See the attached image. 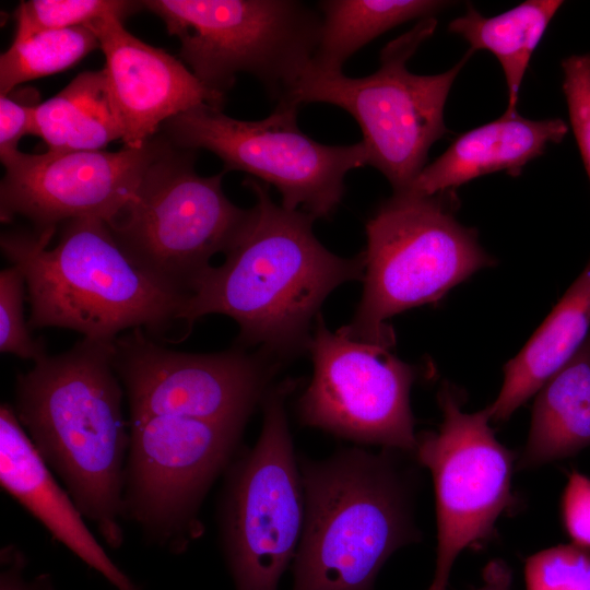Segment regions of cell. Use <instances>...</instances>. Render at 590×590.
Listing matches in <instances>:
<instances>
[{
  "label": "cell",
  "instance_id": "cell-18",
  "mask_svg": "<svg viewBox=\"0 0 590 590\" xmlns=\"http://www.w3.org/2000/svg\"><path fill=\"white\" fill-rule=\"evenodd\" d=\"M567 132L568 126L559 118L532 120L518 113H504L457 137L405 191L434 196L492 173L518 176L548 144L562 142Z\"/></svg>",
  "mask_w": 590,
  "mask_h": 590
},
{
  "label": "cell",
  "instance_id": "cell-8",
  "mask_svg": "<svg viewBox=\"0 0 590 590\" xmlns=\"http://www.w3.org/2000/svg\"><path fill=\"white\" fill-rule=\"evenodd\" d=\"M175 148L165 142L135 197L108 226L140 269L187 298L211 258L236 241L251 209L225 196L224 170L200 176L193 151Z\"/></svg>",
  "mask_w": 590,
  "mask_h": 590
},
{
  "label": "cell",
  "instance_id": "cell-3",
  "mask_svg": "<svg viewBox=\"0 0 590 590\" xmlns=\"http://www.w3.org/2000/svg\"><path fill=\"white\" fill-rule=\"evenodd\" d=\"M396 451L358 446L298 458L305 520L292 590H374L386 560L420 540L414 481Z\"/></svg>",
  "mask_w": 590,
  "mask_h": 590
},
{
  "label": "cell",
  "instance_id": "cell-16",
  "mask_svg": "<svg viewBox=\"0 0 590 590\" xmlns=\"http://www.w3.org/2000/svg\"><path fill=\"white\" fill-rule=\"evenodd\" d=\"M122 21L108 15L86 27L105 56L104 71L125 146L143 148L167 120L192 108L222 109L225 94L203 85L179 59L134 37Z\"/></svg>",
  "mask_w": 590,
  "mask_h": 590
},
{
  "label": "cell",
  "instance_id": "cell-22",
  "mask_svg": "<svg viewBox=\"0 0 590 590\" xmlns=\"http://www.w3.org/2000/svg\"><path fill=\"white\" fill-rule=\"evenodd\" d=\"M435 0H324L318 2L321 27L308 69L342 72L363 46L411 20L434 16L448 5Z\"/></svg>",
  "mask_w": 590,
  "mask_h": 590
},
{
  "label": "cell",
  "instance_id": "cell-1",
  "mask_svg": "<svg viewBox=\"0 0 590 590\" xmlns=\"http://www.w3.org/2000/svg\"><path fill=\"white\" fill-rule=\"evenodd\" d=\"M244 186L256 198L250 217L223 264L199 279L177 320L186 324L187 337L201 317L226 315L239 327L237 346L259 345L283 359L308 349L311 321L327 296L345 282L363 280L364 253H332L315 236L312 215L276 204L258 179L248 177Z\"/></svg>",
  "mask_w": 590,
  "mask_h": 590
},
{
  "label": "cell",
  "instance_id": "cell-33",
  "mask_svg": "<svg viewBox=\"0 0 590 590\" xmlns=\"http://www.w3.org/2000/svg\"><path fill=\"white\" fill-rule=\"evenodd\" d=\"M36 590H54L48 576H40L36 580Z\"/></svg>",
  "mask_w": 590,
  "mask_h": 590
},
{
  "label": "cell",
  "instance_id": "cell-30",
  "mask_svg": "<svg viewBox=\"0 0 590 590\" xmlns=\"http://www.w3.org/2000/svg\"><path fill=\"white\" fill-rule=\"evenodd\" d=\"M36 105L17 102L8 95L0 96L1 160L19 152L20 140L26 134H33Z\"/></svg>",
  "mask_w": 590,
  "mask_h": 590
},
{
  "label": "cell",
  "instance_id": "cell-20",
  "mask_svg": "<svg viewBox=\"0 0 590 590\" xmlns=\"http://www.w3.org/2000/svg\"><path fill=\"white\" fill-rule=\"evenodd\" d=\"M590 447V333L571 359L535 393L518 469H532Z\"/></svg>",
  "mask_w": 590,
  "mask_h": 590
},
{
  "label": "cell",
  "instance_id": "cell-31",
  "mask_svg": "<svg viewBox=\"0 0 590 590\" xmlns=\"http://www.w3.org/2000/svg\"><path fill=\"white\" fill-rule=\"evenodd\" d=\"M1 563L5 566L0 576V590H36V582H27L23 570L26 565L22 552L13 546L1 551Z\"/></svg>",
  "mask_w": 590,
  "mask_h": 590
},
{
  "label": "cell",
  "instance_id": "cell-21",
  "mask_svg": "<svg viewBox=\"0 0 590 590\" xmlns=\"http://www.w3.org/2000/svg\"><path fill=\"white\" fill-rule=\"evenodd\" d=\"M33 135L42 138L48 151L102 150L122 139L104 69L80 73L57 95L37 104Z\"/></svg>",
  "mask_w": 590,
  "mask_h": 590
},
{
  "label": "cell",
  "instance_id": "cell-9",
  "mask_svg": "<svg viewBox=\"0 0 590 590\" xmlns=\"http://www.w3.org/2000/svg\"><path fill=\"white\" fill-rule=\"evenodd\" d=\"M295 386H271L257 442L227 468L219 524L236 590H278L300 541L305 496L285 411Z\"/></svg>",
  "mask_w": 590,
  "mask_h": 590
},
{
  "label": "cell",
  "instance_id": "cell-14",
  "mask_svg": "<svg viewBox=\"0 0 590 590\" xmlns=\"http://www.w3.org/2000/svg\"><path fill=\"white\" fill-rule=\"evenodd\" d=\"M113 364L130 418L179 416L246 424L278 373L279 359L244 347L211 354L166 349L141 328L113 342Z\"/></svg>",
  "mask_w": 590,
  "mask_h": 590
},
{
  "label": "cell",
  "instance_id": "cell-27",
  "mask_svg": "<svg viewBox=\"0 0 590 590\" xmlns=\"http://www.w3.org/2000/svg\"><path fill=\"white\" fill-rule=\"evenodd\" d=\"M527 590H590V554L577 545L543 550L526 563Z\"/></svg>",
  "mask_w": 590,
  "mask_h": 590
},
{
  "label": "cell",
  "instance_id": "cell-11",
  "mask_svg": "<svg viewBox=\"0 0 590 590\" xmlns=\"http://www.w3.org/2000/svg\"><path fill=\"white\" fill-rule=\"evenodd\" d=\"M245 425L179 416L130 418L122 518L135 522L153 543L185 551L202 534V500L232 463Z\"/></svg>",
  "mask_w": 590,
  "mask_h": 590
},
{
  "label": "cell",
  "instance_id": "cell-17",
  "mask_svg": "<svg viewBox=\"0 0 590 590\" xmlns=\"http://www.w3.org/2000/svg\"><path fill=\"white\" fill-rule=\"evenodd\" d=\"M0 483L52 535L118 590H140L113 563L9 404L0 408Z\"/></svg>",
  "mask_w": 590,
  "mask_h": 590
},
{
  "label": "cell",
  "instance_id": "cell-24",
  "mask_svg": "<svg viewBox=\"0 0 590 590\" xmlns=\"http://www.w3.org/2000/svg\"><path fill=\"white\" fill-rule=\"evenodd\" d=\"M99 46L86 26L37 34L13 42L0 57V92L8 95L16 85L63 71Z\"/></svg>",
  "mask_w": 590,
  "mask_h": 590
},
{
  "label": "cell",
  "instance_id": "cell-28",
  "mask_svg": "<svg viewBox=\"0 0 590 590\" xmlns=\"http://www.w3.org/2000/svg\"><path fill=\"white\" fill-rule=\"evenodd\" d=\"M562 68L570 127L590 179V54L567 57Z\"/></svg>",
  "mask_w": 590,
  "mask_h": 590
},
{
  "label": "cell",
  "instance_id": "cell-29",
  "mask_svg": "<svg viewBox=\"0 0 590 590\" xmlns=\"http://www.w3.org/2000/svg\"><path fill=\"white\" fill-rule=\"evenodd\" d=\"M566 531L574 544L590 550V479L573 472L562 498Z\"/></svg>",
  "mask_w": 590,
  "mask_h": 590
},
{
  "label": "cell",
  "instance_id": "cell-12",
  "mask_svg": "<svg viewBox=\"0 0 590 590\" xmlns=\"http://www.w3.org/2000/svg\"><path fill=\"white\" fill-rule=\"evenodd\" d=\"M437 398L441 424L417 437L414 456L430 471L435 489L437 551L428 590H447L458 555L489 536L512 499L514 453L495 438L486 408L462 411L448 384Z\"/></svg>",
  "mask_w": 590,
  "mask_h": 590
},
{
  "label": "cell",
  "instance_id": "cell-10",
  "mask_svg": "<svg viewBox=\"0 0 590 590\" xmlns=\"http://www.w3.org/2000/svg\"><path fill=\"white\" fill-rule=\"evenodd\" d=\"M299 106L283 101L260 120H240L202 105L167 120L163 127L179 149L215 154L224 172H245L281 194V205L315 219L329 217L344 193L349 172L368 165L362 141L350 145L319 143L297 125Z\"/></svg>",
  "mask_w": 590,
  "mask_h": 590
},
{
  "label": "cell",
  "instance_id": "cell-5",
  "mask_svg": "<svg viewBox=\"0 0 590 590\" xmlns=\"http://www.w3.org/2000/svg\"><path fill=\"white\" fill-rule=\"evenodd\" d=\"M444 194L393 193L367 221L364 290L354 318L340 328L345 335L390 349L389 318L437 302L494 264L477 233L456 220Z\"/></svg>",
  "mask_w": 590,
  "mask_h": 590
},
{
  "label": "cell",
  "instance_id": "cell-25",
  "mask_svg": "<svg viewBox=\"0 0 590 590\" xmlns=\"http://www.w3.org/2000/svg\"><path fill=\"white\" fill-rule=\"evenodd\" d=\"M142 2L121 0H28L15 11L16 32L13 42H23L37 34L64 30L116 15L122 20L137 11Z\"/></svg>",
  "mask_w": 590,
  "mask_h": 590
},
{
  "label": "cell",
  "instance_id": "cell-7",
  "mask_svg": "<svg viewBox=\"0 0 590 590\" xmlns=\"http://www.w3.org/2000/svg\"><path fill=\"white\" fill-rule=\"evenodd\" d=\"M179 38L180 56L199 81L225 94L240 72L271 99L285 101L310 64L321 14L293 0H146Z\"/></svg>",
  "mask_w": 590,
  "mask_h": 590
},
{
  "label": "cell",
  "instance_id": "cell-4",
  "mask_svg": "<svg viewBox=\"0 0 590 590\" xmlns=\"http://www.w3.org/2000/svg\"><path fill=\"white\" fill-rule=\"evenodd\" d=\"M56 231L10 232L1 249L26 275L31 329L62 328L113 342L125 330L160 334L177 320L185 296L140 269L106 222L80 217Z\"/></svg>",
  "mask_w": 590,
  "mask_h": 590
},
{
  "label": "cell",
  "instance_id": "cell-15",
  "mask_svg": "<svg viewBox=\"0 0 590 590\" xmlns=\"http://www.w3.org/2000/svg\"><path fill=\"white\" fill-rule=\"evenodd\" d=\"M166 141L152 139L141 149L116 152H16L1 160L5 175L0 187V217L27 219L35 232L96 217L107 224L135 197L150 166Z\"/></svg>",
  "mask_w": 590,
  "mask_h": 590
},
{
  "label": "cell",
  "instance_id": "cell-23",
  "mask_svg": "<svg viewBox=\"0 0 590 590\" xmlns=\"http://www.w3.org/2000/svg\"><path fill=\"white\" fill-rule=\"evenodd\" d=\"M563 3L528 0L492 17L468 7L462 16L449 23V32L463 37L473 52L488 50L499 61L508 91L506 114L517 113L519 90L530 59Z\"/></svg>",
  "mask_w": 590,
  "mask_h": 590
},
{
  "label": "cell",
  "instance_id": "cell-19",
  "mask_svg": "<svg viewBox=\"0 0 590 590\" xmlns=\"http://www.w3.org/2000/svg\"><path fill=\"white\" fill-rule=\"evenodd\" d=\"M590 329V261L521 351L504 367L491 421L508 420L580 349Z\"/></svg>",
  "mask_w": 590,
  "mask_h": 590
},
{
  "label": "cell",
  "instance_id": "cell-2",
  "mask_svg": "<svg viewBox=\"0 0 590 590\" xmlns=\"http://www.w3.org/2000/svg\"><path fill=\"white\" fill-rule=\"evenodd\" d=\"M113 342L83 338L70 350L35 362L16 378L13 410L79 510L117 550L123 543L120 519L130 434Z\"/></svg>",
  "mask_w": 590,
  "mask_h": 590
},
{
  "label": "cell",
  "instance_id": "cell-6",
  "mask_svg": "<svg viewBox=\"0 0 590 590\" xmlns=\"http://www.w3.org/2000/svg\"><path fill=\"white\" fill-rule=\"evenodd\" d=\"M436 25L434 16L420 20L382 48L378 70L363 78L307 68L285 99L298 106L326 103L347 111L362 130L368 165L388 179L393 193L409 189L427 165L432 145L447 133V97L473 54L469 49L457 64L439 74L410 72L408 61Z\"/></svg>",
  "mask_w": 590,
  "mask_h": 590
},
{
  "label": "cell",
  "instance_id": "cell-32",
  "mask_svg": "<svg viewBox=\"0 0 590 590\" xmlns=\"http://www.w3.org/2000/svg\"><path fill=\"white\" fill-rule=\"evenodd\" d=\"M476 590H511V571L500 560L491 562L484 569L483 585Z\"/></svg>",
  "mask_w": 590,
  "mask_h": 590
},
{
  "label": "cell",
  "instance_id": "cell-13",
  "mask_svg": "<svg viewBox=\"0 0 590 590\" xmlns=\"http://www.w3.org/2000/svg\"><path fill=\"white\" fill-rule=\"evenodd\" d=\"M308 350L312 377L298 401L304 425L414 455L410 393L417 371L388 347L330 331L320 314Z\"/></svg>",
  "mask_w": 590,
  "mask_h": 590
},
{
  "label": "cell",
  "instance_id": "cell-26",
  "mask_svg": "<svg viewBox=\"0 0 590 590\" xmlns=\"http://www.w3.org/2000/svg\"><path fill=\"white\" fill-rule=\"evenodd\" d=\"M26 275L20 263L0 273V351L34 363L45 357V345L33 339L24 318Z\"/></svg>",
  "mask_w": 590,
  "mask_h": 590
}]
</instances>
